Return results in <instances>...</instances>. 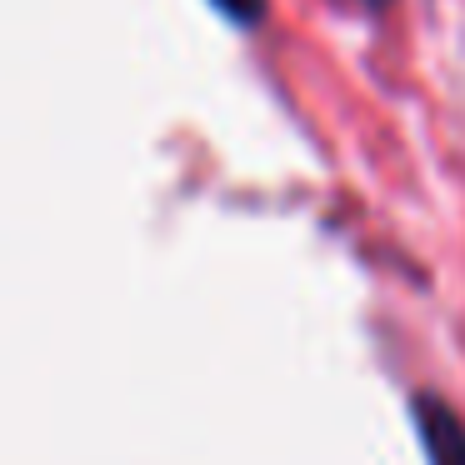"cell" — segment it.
Masks as SVG:
<instances>
[{
	"instance_id": "6da1fadb",
	"label": "cell",
	"mask_w": 465,
	"mask_h": 465,
	"mask_svg": "<svg viewBox=\"0 0 465 465\" xmlns=\"http://www.w3.org/2000/svg\"><path fill=\"white\" fill-rule=\"evenodd\" d=\"M411 415L425 445V465H465V420L450 411V401L435 391L411 395Z\"/></svg>"
},
{
	"instance_id": "7a4b0ae2",
	"label": "cell",
	"mask_w": 465,
	"mask_h": 465,
	"mask_svg": "<svg viewBox=\"0 0 465 465\" xmlns=\"http://www.w3.org/2000/svg\"><path fill=\"white\" fill-rule=\"evenodd\" d=\"M215 5L241 25H261V15H265V0H215Z\"/></svg>"
},
{
	"instance_id": "3957f363",
	"label": "cell",
	"mask_w": 465,
	"mask_h": 465,
	"mask_svg": "<svg viewBox=\"0 0 465 465\" xmlns=\"http://www.w3.org/2000/svg\"><path fill=\"white\" fill-rule=\"evenodd\" d=\"M341 5H355V11H365V15H381V11H391V0H341Z\"/></svg>"
}]
</instances>
